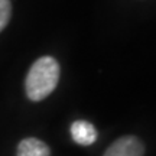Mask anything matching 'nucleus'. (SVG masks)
<instances>
[{
  "label": "nucleus",
  "mask_w": 156,
  "mask_h": 156,
  "mask_svg": "<svg viewBox=\"0 0 156 156\" xmlns=\"http://www.w3.org/2000/svg\"><path fill=\"white\" fill-rule=\"evenodd\" d=\"M59 81V64L52 56H42L34 62L30 67L25 90L29 100L41 101L56 88Z\"/></svg>",
  "instance_id": "1"
},
{
  "label": "nucleus",
  "mask_w": 156,
  "mask_h": 156,
  "mask_svg": "<svg viewBox=\"0 0 156 156\" xmlns=\"http://www.w3.org/2000/svg\"><path fill=\"white\" fill-rule=\"evenodd\" d=\"M145 146L136 136H123L106 151L103 156H143Z\"/></svg>",
  "instance_id": "2"
},
{
  "label": "nucleus",
  "mask_w": 156,
  "mask_h": 156,
  "mask_svg": "<svg viewBox=\"0 0 156 156\" xmlns=\"http://www.w3.org/2000/svg\"><path fill=\"white\" fill-rule=\"evenodd\" d=\"M71 136L75 143L81 146L93 145L97 139V130L90 122L85 120H77L71 126Z\"/></svg>",
  "instance_id": "3"
},
{
  "label": "nucleus",
  "mask_w": 156,
  "mask_h": 156,
  "mask_svg": "<svg viewBox=\"0 0 156 156\" xmlns=\"http://www.w3.org/2000/svg\"><path fill=\"white\" fill-rule=\"evenodd\" d=\"M16 156H51V151L42 140L26 137L17 146Z\"/></svg>",
  "instance_id": "4"
},
{
  "label": "nucleus",
  "mask_w": 156,
  "mask_h": 156,
  "mask_svg": "<svg viewBox=\"0 0 156 156\" xmlns=\"http://www.w3.org/2000/svg\"><path fill=\"white\" fill-rule=\"evenodd\" d=\"M12 16L10 0H0V32L7 26Z\"/></svg>",
  "instance_id": "5"
}]
</instances>
